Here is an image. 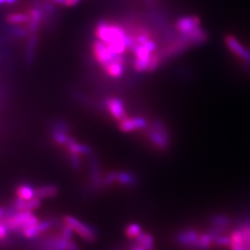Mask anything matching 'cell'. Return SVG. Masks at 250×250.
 Segmentation results:
<instances>
[{
	"label": "cell",
	"mask_w": 250,
	"mask_h": 250,
	"mask_svg": "<svg viewBox=\"0 0 250 250\" xmlns=\"http://www.w3.org/2000/svg\"><path fill=\"white\" fill-rule=\"evenodd\" d=\"M146 135L152 145L159 150L166 151L170 146V134L166 125L160 120H155L146 129Z\"/></svg>",
	"instance_id": "cell-1"
},
{
	"label": "cell",
	"mask_w": 250,
	"mask_h": 250,
	"mask_svg": "<svg viewBox=\"0 0 250 250\" xmlns=\"http://www.w3.org/2000/svg\"><path fill=\"white\" fill-rule=\"evenodd\" d=\"M93 54L95 60L104 70L110 63L117 61L122 55L115 53L108 45L103 41L96 39L93 42Z\"/></svg>",
	"instance_id": "cell-2"
},
{
	"label": "cell",
	"mask_w": 250,
	"mask_h": 250,
	"mask_svg": "<svg viewBox=\"0 0 250 250\" xmlns=\"http://www.w3.org/2000/svg\"><path fill=\"white\" fill-rule=\"evenodd\" d=\"M63 222L64 224L70 226L74 232H77L83 240L91 244L97 241L98 233L91 225L83 224L80 220L70 215H66L63 218Z\"/></svg>",
	"instance_id": "cell-3"
},
{
	"label": "cell",
	"mask_w": 250,
	"mask_h": 250,
	"mask_svg": "<svg viewBox=\"0 0 250 250\" xmlns=\"http://www.w3.org/2000/svg\"><path fill=\"white\" fill-rule=\"evenodd\" d=\"M102 107L119 123L128 117L125 102L120 98L108 97L102 101Z\"/></svg>",
	"instance_id": "cell-4"
},
{
	"label": "cell",
	"mask_w": 250,
	"mask_h": 250,
	"mask_svg": "<svg viewBox=\"0 0 250 250\" xmlns=\"http://www.w3.org/2000/svg\"><path fill=\"white\" fill-rule=\"evenodd\" d=\"M34 215V211H15L3 220L8 226L9 231L12 232H21L25 227L29 219Z\"/></svg>",
	"instance_id": "cell-5"
},
{
	"label": "cell",
	"mask_w": 250,
	"mask_h": 250,
	"mask_svg": "<svg viewBox=\"0 0 250 250\" xmlns=\"http://www.w3.org/2000/svg\"><path fill=\"white\" fill-rule=\"evenodd\" d=\"M227 47L232 54H234L238 59L242 60L248 65H250V49H248L241 42L232 35H228L224 39Z\"/></svg>",
	"instance_id": "cell-6"
},
{
	"label": "cell",
	"mask_w": 250,
	"mask_h": 250,
	"mask_svg": "<svg viewBox=\"0 0 250 250\" xmlns=\"http://www.w3.org/2000/svg\"><path fill=\"white\" fill-rule=\"evenodd\" d=\"M149 126L146 119L143 117H127L119 123V129L124 133H133L139 130H146Z\"/></svg>",
	"instance_id": "cell-7"
},
{
	"label": "cell",
	"mask_w": 250,
	"mask_h": 250,
	"mask_svg": "<svg viewBox=\"0 0 250 250\" xmlns=\"http://www.w3.org/2000/svg\"><path fill=\"white\" fill-rule=\"evenodd\" d=\"M200 234L194 229H187L176 235V242L180 246L191 250H197Z\"/></svg>",
	"instance_id": "cell-8"
},
{
	"label": "cell",
	"mask_w": 250,
	"mask_h": 250,
	"mask_svg": "<svg viewBox=\"0 0 250 250\" xmlns=\"http://www.w3.org/2000/svg\"><path fill=\"white\" fill-rule=\"evenodd\" d=\"M200 25L201 21L197 16H184L176 21L174 30L179 35H187L200 27Z\"/></svg>",
	"instance_id": "cell-9"
},
{
	"label": "cell",
	"mask_w": 250,
	"mask_h": 250,
	"mask_svg": "<svg viewBox=\"0 0 250 250\" xmlns=\"http://www.w3.org/2000/svg\"><path fill=\"white\" fill-rule=\"evenodd\" d=\"M182 39L189 45V47H197L205 44L208 39V33L201 26L187 35H180Z\"/></svg>",
	"instance_id": "cell-10"
},
{
	"label": "cell",
	"mask_w": 250,
	"mask_h": 250,
	"mask_svg": "<svg viewBox=\"0 0 250 250\" xmlns=\"http://www.w3.org/2000/svg\"><path fill=\"white\" fill-rule=\"evenodd\" d=\"M89 175L91 184L93 188L100 189L102 187L103 176L101 174V166L100 162L97 156L90 155L89 156Z\"/></svg>",
	"instance_id": "cell-11"
},
{
	"label": "cell",
	"mask_w": 250,
	"mask_h": 250,
	"mask_svg": "<svg viewBox=\"0 0 250 250\" xmlns=\"http://www.w3.org/2000/svg\"><path fill=\"white\" fill-rule=\"evenodd\" d=\"M53 226V223L45 220V221H40L38 224L36 225H33L31 227H28L23 229L21 233L22 234V236L26 239H34L37 236H39L40 234L47 232L49 229H51V227Z\"/></svg>",
	"instance_id": "cell-12"
},
{
	"label": "cell",
	"mask_w": 250,
	"mask_h": 250,
	"mask_svg": "<svg viewBox=\"0 0 250 250\" xmlns=\"http://www.w3.org/2000/svg\"><path fill=\"white\" fill-rule=\"evenodd\" d=\"M125 64H126V59L125 55H122L117 61L110 63L107 67L104 69V72L107 73V76L118 79L122 76H124L125 72Z\"/></svg>",
	"instance_id": "cell-13"
},
{
	"label": "cell",
	"mask_w": 250,
	"mask_h": 250,
	"mask_svg": "<svg viewBox=\"0 0 250 250\" xmlns=\"http://www.w3.org/2000/svg\"><path fill=\"white\" fill-rule=\"evenodd\" d=\"M41 207V199L34 197L30 200H22L17 197L13 203L14 211H34Z\"/></svg>",
	"instance_id": "cell-14"
},
{
	"label": "cell",
	"mask_w": 250,
	"mask_h": 250,
	"mask_svg": "<svg viewBox=\"0 0 250 250\" xmlns=\"http://www.w3.org/2000/svg\"><path fill=\"white\" fill-rule=\"evenodd\" d=\"M65 146L67 147L68 152L75 153L80 156H88L89 157L90 155L93 154V149L90 147L88 145L79 143L72 137Z\"/></svg>",
	"instance_id": "cell-15"
},
{
	"label": "cell",
	"mask_w": 250,
	"mask_h": 250,
	"mask_svg": "<svg viewBox=\"0 0 250 250\" xmlns=\"http://www.w3.org/2000/svg\"><path fill=\"white\" fill-rule=\"evenodd\" d=\"M28 15L30 18L28 21V23H29L28 29L32 34H36L37 30L39 29L42 20H43V13H42L41 9L34 8V9L29 10Z\"/></svg>",
	"instance_id": "cell-16"
},
{
	"label": "cell",
	"mask_w": 250,
	"mask_h": 250,
	"mask_svg": "<svg viewBox=\"0 0 250 250\" xmlns=\"http://www.w3.org/2000/svg\"><path fill=\"white\" fill-rule=\"evenodd\" d=\"M117 183L126 188H133L137 185V177L133 172L122 170L117 173Z\"/></svg>",
	"instance_id": "cell-17"
},
{
	"label": "cell",
	"mask_w": 250,
	"mask_h": 250,
	"mask_svg": "<svg viewBox=\"0 0 250 250\" xmlns=\"http://www.w3.org/2000/svg\"><path fill=\"white\" fill-rule=\"evenodd\" d=\"M59 194V188L54 185L42 186L36 189V197L40 199H46L56 197Z\"/></svg>",
	"instance_id": "cell-18"
},
{
	"label": "cell",
	"mask_w": 250,
	"mask_h": 250,
	"mask_svg": "<svg viewBox=\"0 0 250 250\" xmlns=\"http://www.w3.org/2000/svg\"><path fill=\"white\" fill-rule=\"evenodd\" d=\"M17 197L22 200H30L36 197V189L29 185H21L16 190Z\"/></svg>",
	"instance_id": "cell-19"
},
{
	"label": "cell",
	"mask_w": 250,
	"mask_h": 250,
	"mask_svg": "<svg viewBox=\"0 0 250 250\" xmlns=\"http://www.w3.org/2000/svg\"><path fill=\"white\" fill-rule=\"evenodd\" d=\"M215 236L210 232L200 234L197 250H209L214 245Z\"/></svg>",
	"instance_id": "cell-20"
},
{
	"label": "cell",
	"mask_w": 250,
	"mask_h": 250,
	"mask_svg": "<svg viewBox=\"0 0 250 250\" xmlns=\"http://www.w3.org/2000/svg\"><path fill=\"white\" fill-rule=\"evenodd\" d=\"M136 240V244L140 247H142L145 250H153L154 248V238L152 234L148 232H141Z\"/></svg>",
	"instance_id": "cell-21"
},
{
	"label": "cell",
	"mask_w": 250,
	"mask_h": 250,
	"mask_svg": "<svg viewBox=\"0 0 250 250\" xmlns=\"http://www.w3.org/2000/svg\"><path fill=\"white\" fill-rule=\"evenodd\" d=\"M7 21L9 24H14V25H18V24H23L29 21V15L25 13H21V12H14V13H9L6 17Z\"/></svg>",
	"instance_id": "cell-22"
},
{
	"label": "cell",
	"mask_w": 250,
	"mask_h": 250,
	"mask_svg": "<svg viewBox=\"0 0 250 250\" xmlns=\"http://www.w3.org/2000/svg\"><path fill=\"white\" fill-rule=\"evenodd\" d=\"M211 224L213 227L225 229L230 224V219L224 215H216L211 218Z\"/></svg>",
	"instance_id": "cell-23"
},
{
	"label": "cell",
	"mask_w": 250,
	"mask_h": 250,
	"mask_svg": "<svg viewBox=\"0 0 250 250\" xmlns=\"http://www.w3.org/2000/svg\"><path fill=\"white\" fill-rule=\"evenodd\" d=\"M141 232H142L141 226L137 224H128L125 229V233L127 237L130 239H136Z\"/></svg>",
	"instance_id": "cell-24"
},
{
	"label": "cell",
	"mask_w": 250,
	"mask_h": 250,
	"mask_svg": "<svg viewBox=\"0 0 250 250\" xmlns=\"http://www.w3.org/2000/svg\"><path fill=\"white\" fill-rule=\"evenodd\" d=\"M117 173L118 171L111 170L108 171L106 175H104L102 180V187L106 188H110L117 183Z\"/></svg>",
	"instance_id": "cell-25"
},
{
	"label": "cell",
	"mask_w": 250,
	"mask_h": 250,
	"mask_svg": "<svg viewBox=\"0 0 250 250\" xmlns=\"http://www.w3.org/2000/svg\"><path fill=\"white\" fill-rule=\"evenodd\" d=\"M69 161L70 164L74 170H78L80 169L81 165H82V161H81V156L75 153L69 152Z\"/></svg>",
	"instance_id": "cell-26"
},
{
	"label": "cell",
	"mask_w": 250,
	"mask_h": 250,
	"mask_svg": "<svg viewBox=\"0 0 250 250\" xmlns=\"http://www.w3.org/2000/svg\"><path fill=\"white\" fill-rule=\"evenodd\" d=\"M231 244V237L225 235H219L214 239V245L217 247H226Z\"/></svg>",
	"instance_id": "cell-27"
},
{
	"label": "cell",
	"mask_w": 250,
	"mask_h": 250,
	"mask_svg": "<svg viewBox=\"0 0 250 250\" xmlns=\"http://www.w3.org/2000/svg\"><path fill=\"white\" fill-rule=\"evenodd\" d=\"M9 232L10 231H9L8 226L3 221H1L0 222V241L6 240L9 236Z\"/></svg>",
	"instance_id": "cell-28"
},
{
	"label": "cell",
	"mask_w": 250,
	"mask_h": 250,
	"mask_svg": "<svg viewBox=\"0 0 250 250\" xmlns=\"http://www.w3.org/2000/svg\"><path fill=\"white\" fill-rule=\"evenodd\" d=\"M231 249L232 250H245V247L243 243H238V242L231 241Z\"/></svg>",
	"instance_id": "cell-29"
},
{
	"label": "cell",
	"mask_w": 250,
	"mask_h": 250,
	"mask_svg": "<svg viewBox=\"0 0 250 250\" xmlns=\"http://www.w3.org/2000/svg\"><path fill=\"white\" fill-rule=\"evenodd\" d=\"M8 216V211L6 208L0 207V222L3 221Z\"/></svg>",
	"instance_id": "cell-30"
},
{
	"label": "cell",
	"mask_w": 250,
	"mask_h": 250,
	"mask_svg": "<svg viewBox=\"0 0 250 250\" xmlns=\"http://www.w3.org/2000/svg\"><path fill=\"white\" fill-rule=\"evenodd\" d=\"M82 0H67L66 7H74L77 4H79Z\"/></svg>",
	"instance_id": "cell-31"
},
{
	"label": "cell",
	"mask_w": 250,
	"mask_h": 250,
	"mask_svg": "<svg viewBox=\"0 0 250 250\" xmlns=\"http://www.w3.org/2000/svg\"><path fill=\"white\" fill-rule=\"evenodd\" d=\"M53 4L56 5H59V6H65L66 7V3H67V0H47Z\"/></svg>",
	"instance_id": "cell-32"
},
{
	"label": "cell",
	"mask_w": 250,
	"mask_h": 250,
	"mask_svg": "<svg viewBox=\"0 0 250 250\" xmlns=\"http://www.w3.org/2000/svg\"><path fill=\"white\" fill-rule=\"evenodd\" d=\"M68 250H79V248L77 247V245L74 242L70 240L69 246H68Z\"/></svg>",
	"instance_id": "cell-33"
},
{
	"label": "cell",
	"mask_w": 250,
	"mask_h": 250,
	"mask_svg": "<svg viewBox=\"0 0 250 250\" xmlns=\"http://www.w3.org/2000/svg\"><path fill=\"white\" fill-rule=\"evenodd\" d=\"M131 250H144L143 248L142 247H140V246H138L137 244H135V246L134 247H133L132 249H131Z\"/></svg>",
	"instance_id": "cell-34"
},
{
	"label": "cell",
	"mask_w": 250,
	"mask_h": 250,
	"mask_svg": "<svg viewBox=\"0 0 250 250\" xmlns=\"http://www.w3.org/2000/svg\"><path fill=\"white\" fill-rule=\"evenodd\" d=\"M4 4H8V0H0V5H4Z\"/></svg>",
	"instance_id": "cell-35"
}]
</instances>
